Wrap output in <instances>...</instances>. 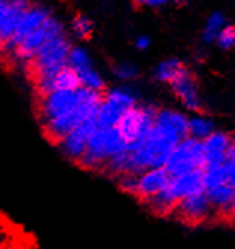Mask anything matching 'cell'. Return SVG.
I'll list each match as a JSON object with an SVG mask.
<instances>
[{
    "label": "cell",
    "mask_w": 235,
    "mask_h": 249,
    "mask_svg": "<svg viewBox=\"0 0 235 249\" xmlns=\"http://www.w3.org/2000/svg\"><path fill=\"white\" fill-rule=\"evenodd\" d=\"M94 93L88 88H78L75 91H52L43 97H39L37 105V120L40 127L58 117L72 112L84 102H86Z\"/></svg>",
    "instance_id": "obj_5"
},
{
    "label": "cell",
    "mask_w": 235,
    "mask_h": 249,
    "mask_svg": "<svg viewBox=\"0 0 235 249\" xmlns=\"http://www.w3.org/2000/svg\"><path fill=\"white\" fill-rule=\"evenodd\" d=\"M103 94L104 93H94L86 102H84L81 106H78L72 112L43 124L40 128L45 134V138L50 142H52L54 145H57L70 131H73L86 120L96 117L99 107L103 102Z\"/></svg>",
    "instance_id": "obj_3"
},
{
    "label": "cell",
    "mask_w": 235,
    "mask_h": 249,
    "mask_svg": "<svg viewBox=\"0 0 235 249\" xmlns=\"http://www.w3.org/2000/svg\"><path fill=\"white\" fill-rule=\"evenodd\" d=\"M205 194L208 197L211 208H213V212L235 213V188L234 187L225 184V185L205 191Z\"/></svg>",
    "instance_id": "obj_16"
},
{
    "label": "cell",
    "mask_w": 235,
    "mask_h": 249,
    "mask_svg": "<svg viewBox=\"0 0 235 249\" xmlns=\"http://www.w3.org/2000/svg\"><path fill=\"white\" fill-rule=\"evenodd\" d=\"M138 105V96L130 87H115L106 89L103 102L96 115L97 127L110 128L115 127L125 110Z\"/></svg>",
    "instance_id": "obj_6"
},
{
    "label": "cell",
    "mask_w": 235,
    "mask_h": 249,
    "mask_svg": "<svg viewBox=\"0 0 235 249\" xmlns=\"http://www.w3.org/2000/svg\"><path fill=\"white\" fill-rule=\"evenodd\" d=\"M158 107L138 103L134 107L125 110L115 128L127 146H133L142 142L151 131Z\"/></svg>",
    "instance_id": "obj_4"
},
{
    "label": "cell",
    "mask_w": 235,
    "mask_h": 249,
    "mask_svg": "<svg viewBox=\"0 0 235 249\" xmlns=\"http://www.w3.org/2000/svg\"><path fill=\"white\" fill-rule=\"evenodd\" d=\"M51 17V12L43 8V6H30L29 9L24 11V14L21 15L18 27L12 36V39L5 45V47L0 50V53L3 54H11L17 51V48L24 42L32 33H34L43 22Z\"/></svg>",
    "instance_id": "obj_10"
},
{
    "label": "cell",
    "mask_w": 235,
    "mask_h": 249,
    "mask_svg": "<svg viewBox=\"0 0 235 249\" xmlns=\"http://www.w3.org/2000/svg\"><path fill=\"white\" fill-rule=\"evenodd\" d=\"M171 175L166 167H155L149 169L137 176V193L135 197L140 200H148L158 193H161L171 180Z\"/></svg>",
    "instance_id": "obj_13"
},
{
    "label": "cell",
    "mask_w": 235,
    "mask_h": 249,
    "mask_svg": "<svg viewBox=\"0 0 235 249\" xmlns=\"http://www.w3.org/2000/svg\"><path fill=\"white\" fill-rule=\"evenodd\" d=\"M97 128V120L96 117H92L82 123L79 127H76L73 131H70L64 139H61L57 143V148L60 154L66 158V160L72 161L78 164L81 161V158L84 157L91 134L94 130Z\"/></svg>",
    "instance_id": "obj_9"
},
{
    "label": "cell",
    "mask_w": 235,
    "mask_h": 249,
    "mask_svg": "<svg viewBox=\"0 0 235 249\" xmlns=\"http://www.w3.org/2000/svg\"><path fill=\"white\" fill-rule=\"evenodd\" d=\"M216 43H218V47L222 48L223 51L235 48V26L226 24L223 27V30L220 32V35L218 36Z\"/></svg>",
    "instance_id": "obj_25"
},
{
    "label": "cell",
    "mask_w": 235,
    "mask_h": 249,
    "mask_svg": "<svg viewBox=\"0 0 235 249\" xmlns=\"http://www.w3.org/2000/svg\"><path fill=\"white\" fill-rule=\"evenodd\" d=\"M187 118L189 117H186L183 112L162 107L156 110L155 124L177 134L180 139H186L187 138Z\"/></svg>",
    "instance_id": "obj_15"
},
{
    "label": "cell",
    "mask_w": 235,
    "mask_h": 249,
    "mask_svg": "<svg viewBox=\"0 0 235 249\" xmlns=\"http://www.w3.org/2000/svg\"><path fill=\"white\" fill-rule=\"evenodd\" d=\"M232 143V134L222 130H216L215 133H211L205 141H202L204 167L223 164Z\"/></svg>",
    "instance_id": "obj_14"
},
{
    "label": "cell",
    "mask_w": 235,
    "mask_h": 249,
    "mask_svg": "<svg viewBox=\"0 0 235 249\" xmlns=\"http://www.w3.org/2000/svg\"><path fill=\"white\" fill-rule=\"evenodd\" d=\"M137 176L138 175H121L118 176V184H119V188L131 196L135 197L137 193Z\"/></svg>",
    "instance_id": "obj_27"
},
{
    "label": "cell",
    "mask_w": 235,
    "mask_h": 249,
    "mask_svg": "<svg viewBox=\"0 0 235 249\" xmlns=\"http://www.w3.org/2000/svg\"><path fill=\"white\" fill-rule=\"evenodd\" d=\"M202 182H204V190H213L216 187L225 185L226 184V172L223 164L218 166H205L202 169Z\"/></svg>",
    "instance_id": "obj_20"
},
{
    "label": "cell",
    "mask_w": 235,
    "mask_h": 249,
    "mask_svg": "<svg viewBox=\"0 0 235 249\" xmlns=\"http://www.w3.org/2000/svg\"><path fill=\"white\" fill-rule=\"evenodd\" d=\"M171 178L182 176L197 169L204 167V152H202V142L192 139L187 136L183 139L170 154L167 164L164 166Z\"/></svg>",
    "instance_id": "obj_7"
},
{
    "label": "cell",
    "mask_w": 235,
    "mask_h": 249,
    "mask_svg": "<svg viewBox=\"0 0 235 249\" xmlns=\"http://www.w3.org/2000/svg\"><path fill=\"white\" fill-rule=\"evenodd\" d=\"M176 99L192 114H202L204 102L198 89V84L192 72L185 67L182 73L170 84Z\"/></svg>",
    "instance_id": "obj_11"
},
{
    "label": "cell",
    "mask_w": 235,
    "mask_h": 249,
    "mask_svg": "<svg viewBox=\"0 0 235 249\" xmlns=\"http://www.w3.org/2000/svg\"><path fill=\"white\" fill-rule=\"evenodd\" d=\"M185 64L179 58H167L159 61L153 69V79L162 84H171L185 69Z\"/></svg>",
    "instance_id": "obj_18"
},
{
    "label": "cell",
    "mask_w": 235,
    "mask_h": 249,
    "mask_svg": "<svg viewBox=\"0 0 235 249\" xmlns=\"http://www.w3.org/2000/svg\"><path fill=\"white\" fill-rule=\"evenodd\" d=\"M73 33L76 37L81 39H86L91 33H92V22L88 17L85 15H78L73 19V24H72Z\"/></svg>",
    "instance_id": "obj_24"
},
{
    "label": "cell",
    "mask_w": 235,
    "mask_h": 249,
    "mask_svg": "<svg viewBox=\"0 0 235 249\" xmlns=\"http://www.w3.org/2000/svg\"><path fill=\"white\" fill-rule=\"evenodd\" d=\"M63 33H64L63 22L57 17L51 15L34 33H32L24 42L19 45V47L17 48V51L14 53V57L21 63L30 64L32 60L42 50V47L45 43H48L51 39H54Z\"/></svg>",
    "instance_id": "obj_8"
},
{
    "label": "cell",
    "mask_w": 235,
    "mask_h": 249,
    "mask_svg": "<svg viewBox=\"0 0 235 249\" xmlns=\"http://www.w3.org/2000/svg\"><path fill=\"white\" fill-rule=\"evenodd\" d=\"M223 167L226 172V184L235 188V145L234 143L228 151L226 160L223 161Z\"/></svg>",
    "instance_id": "obj_26"
},
{
    "label": "cell",
    "mask_w": 235,
    "mask_h": 249,
    "mask_svg": "<svg viewBox=\"0 0 235 249\" xmlns=\"http://www.w3.org/2000/svg\"><path fill=\"white\" fill-rule=\"evenodd\" d=\"M113 75L122 81V82H133L138 78V67L130 61H122V63H116L113 66Z\"/></svg>",
    "instance_id": "obj_23"
},
{
    "label": "cell",
    "mask_w": 235,
    "mask_h": 249,
    "mask_svg": "<svg viewBox=\"0 0 235 249\" xmlns=\"http://www.w3.org/2000/svg\"><path fill=\"white\" fill-rule=\"evenodd\" d=\"M73 45L67 39L66 33L51 39L45 43L42 50L32 60L30 71L34 78V82L51 79L57 72L68 64V54Z\"/></svg>",
    "instance_id": "obj_2"
},
{
    "label": "cell",
    "mask_w": 235,
    "mask_h": 249,
    "mask_svg": "<svg viewBox=\"0 0 235 249\" xmlns=\"http://www.w3.org/2000/svg\"><path fill=\"white\" fill-rule=\"evenodd\" d=\"M134 2L140 6H148V8H161L166 5L168 0H134Z\"/></svg>",
    "instance_id": "obj_28"
},
{
    "label": "cell",
    "mask_w": 235,
    "mask_h": 249,
    "mask_svg": "<svg viewBox=\"0 0 235 249\" xmlns=\"http://www.w3.org/2000/svg\"><path fill=\"white\" fill-rule=\"evenodd\" d=\"M30 8L29 0H0V32L12 14Z\"/></svg>",
    "instance_id": "obj_22"
},
{
    "label": "cell",
    "mask_w": 235,
    "mask_h": 249,
    "mask_svg": "<svg viewBox=\"0 0 235 249\" xmlns=\"http://www.w3.org/2000/svg\"><path fill=\"white\" fill-rule=\"evenodd\" d=\"M170 213L179 221H183L187 224H200V222L207 221L210 215L215 212L204 191V193H198V194H194V196H189L180 200Z\"/></svg>",
    "instance_id": "obj_12"
},
{
    "label": "cell",
    "mask_w": 235,
    "mask_h": 249,
    "mask_svg": "<svg viewBox=\"0 0 235 249\" xmlns=\"http://www.w3.org/2000/svg\"><path fill=\"white\" fill-rule=\"evenodd\" d=\"M127 148L124 141L119 138L115 127L101 128L97 127L91 134L86 151L78 166L86 170H103L110 158L122 152Z\"/></svg>",
    "instance_id": "obj_1"
},
{
    "label": "cell",
    "mask_w": 235,
    "mask_h": 249,
    "mask_svg": "<svg viewBox=\"0 0 235 249\" xmlns=\"http://www.w3.org/2000/svg\"><path fill=\"white\" fill-rule=\"evenodd\" d=\"M232 142H234V145H235V133L232 134Z\"/></svg>",
    "instance_id": "obj_30"
},
{
    "label": "cell",
    "mask_w": 235,
    "mask_h": 249,
    "mask_svg": "<svg viewBox=\"0 0 235 249\" xmlns=\"http://www.w3.org/2000/svg\"><path fill=\"white\" fill-rule=\"evenodd\" d=\"M216 131V124L213 120L202 115V114H194L187 118V136L197 141H205L211 133Z\"/></svg>",
    "instance_id": "obj_17"
},
{
    "label": "cell",
    "mask_w": 235,
    "mask_h": 249,
    "mask_svg": "<svg viewBox=\"0 0 235 249\" xmlns=\"http://www.w3.org/2000/svg\"><path fill=\"white\" fill-rule=\"evenodd\" d=\"M226 26V19L223 17L222 12H213L211 15H208L204 29H202V39L208 43L216 42L218 36L220 35V32L223 30V27Z\"/></svg>",
    "instance_id": "obj_19"
},
{
    "label": "cell",
    "mask_w": 235,
    "mask_h": 249,
    "mask_svg": "<svg viewBox=\"0 0 235 249\" xmlns=\"http://www.w3.org/2000/svg\"><path fill=\"white\" fill-rule=\"evenodd\" d=\"M135 48L137 50H140V51H145V50H148L149 47H151V37L149 36H145V35H142V36H138L137 39H135Z\"/></svg>",
    "instance_id": "obj_29"
},
{
    "label": "cell",
    "mask_w": 235,
    "mask_h": 249,
    "mask_svg": "<svg viewBox=\"0 0 235 249\" xmlns=\"http://www.w3.org/2000/svg\"><path fill=\"white\" fill-rule=\"evenodd\" d=\"M68 66L72 67L76 73H79V72L88 69V67H92L94 63H92V58L85 48L72 47L70 54H68Z\"/></svg>",
    "instance_id": "obj_21"
}]
</instances>
